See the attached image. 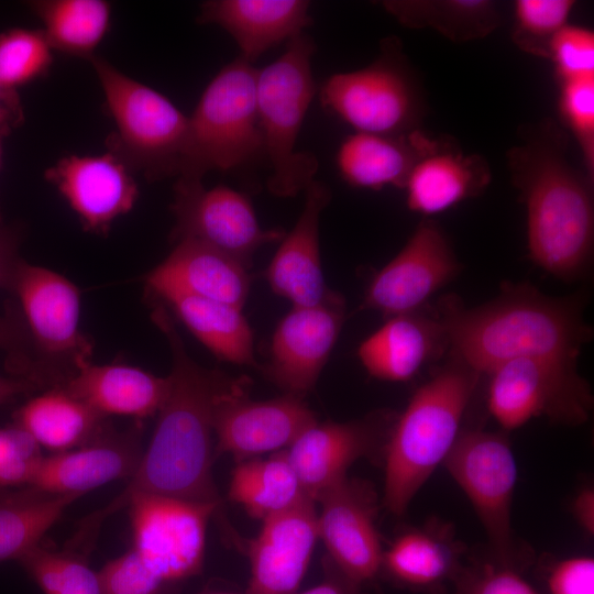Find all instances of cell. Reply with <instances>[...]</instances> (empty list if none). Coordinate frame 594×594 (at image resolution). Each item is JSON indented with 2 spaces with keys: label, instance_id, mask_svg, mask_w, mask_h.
Returning a JSON list of instances; mask_svg holds the SVG:
<instances>
[{
  "label": "cell",
  "instance_id": "6da1fadb",
  "mask_svg": "<svg viewBox=\"0 0 594 594\" xmlns=\"http://www.w3.org/2000/svg\"><path fill=\"white\" fill-rule=\"evenodd\" d=\"M152 305V320L167 340L172 355L167 395L127 487L105 508L81 520L80 526L90 535H98L103 520L127 507L136 494L210 504L222 514V499L211 472L216 459L215 410L226 396L251 387V380L199 365L188 354L169 310L155 300Z\"/></svg>",
  "mask_w": 594,
  "mask_h": 594
},
{
  "label": "cell",
  "instance_id": "7a4b0ae2",
  "mask_svg": "<svg viewBox=\"0 0 594 594\" xmlns=\"http://www.w3.org/2000/svg\"><path fill=\"white\" fill-rule=\"evenodd\" d=\"M566 148L563 130L543 119L520 129L507 164L526 209L529 258L554 277L574 280L593 257V180L569 162Z\"/></svg>",
  "mask_w": 594,
  "mask_h": 594
},
{
  "label": "cell",
  "instance_id": "3957f363",
  "mask_svg": "<svg viewBox=\"0 0 594 594\" xmlns=\"http://www.w3.org/2000/svg\"><path fill=\"white\" fill-rule=\"evenodd\" d=\"M581 295L551 297L529 283H507L492 300L464 307L444 298L438 309L451 358L479 375L518 358L576 364L592 330Z\"/></svg>",
  "mask_w": 594,
  "mask_h": 594
},
{
  "label": "cell",
  "instance_id": "277c9868",
  "mask_svg": "<svg viewBox=\"0 0 594 594\" xmlns=\"http://www.w3.org/2000/svg\"><path fill=\"white\" fill-rule=\"evenodd\" d=\"M459 360L420 386L393 424L385 442L384 506L394 515L443 463L458 437L479 377Z\"/></svg>",
  "mask_w": 594,
  "mask_h": 594
},
{
  "label": "cell",
  "instance_id": "5b68a950",
  "mask_svg": "<svg viewBox=\"0 0 594 594\" xmlns=\"http://www.w3.org/2000/svg\"><path fill=\"white\" fill-rule=\"evenodd\" d=\"M315 50L314 40L302 33L288 41L283 54L256 74L262 148L271 167L267 188L280 198L305 190L318 169L315 154L296 150L316 94L311 72Z\"/></svg>",
  "mask_w": 594,
  "mask_h": 594
},
{
  "label": "cell",
  "instance_id": "8992f818",
  "mask_svg": "<svg viewBox=\"0 0 594 594\" xmlns=\"http://www.w3.org/2000/svg\"><path fill=\"white\" fill-rule=\"evenodd\" d=\"M116 131L108 152L150 180L178 176L188 117L167 97L129 77L105 58H89Z\"/></svg>",
  "mask_w": 594,
  "mask_h": 594
},
{
  "label": "cell",
  "instance_id": "52a82bcc",
  "mask_svg": "<svg viewBox=\"0 0 594 594\" xmlns=\"http://www.w3.org/2000/svg\"><path fill=\"white\" fill-rule=\"evenodd\" d=\"M256 74L237 57L210 80L188 117L178 177L202 180L211 170H230L263 154Z\"/></svg>",
  "mask_w": 594,
  "mask_h": 594
},
{
  "label": "cell",
  "instance_id": "ba28073f",
  "mask_svg": "<svg viewBox=\"0 0 594 594\" xmlns=\"http://www.w3.org/2000/svg\"><path fill=\"white\" fill-rule=\"evenodd\" d=\"M320 101L354 132L385 135L420 130L427 111L421 82L396 37L382 42L370 65L331 75Z\"/></svg>",
  "mask_w": 594,
  "mask_h": 594
},
{
  "label": "cell",
  "instance_id": "9c48e42d",
  "mask_svg": "<svg viewBox=\"0 0 594 594\" xmlns=\"http://www.w3.org/2000/svg\"><path fill=\"white\" fill-rule=\"evenodd\" d=\"M16 296L32 353V378L42 387H61L90 361L92 343L79 328L80 294L61 274L21 261L11 286Z\"/></svg>",
  "mask_w": 594,
  "mask_h": 594
},
{
  "label": "cell",
  "instance_id": "30bf717a",
  "mask_svg": "<svg viewBox=\"0 0 594 594\" xmlns=\"http://www.w3.org/2000/svg\"><path fill=\"white\" fill-rule=\"evenodd\" d=\"M132 527V549L167 586L201 572L206 530L219 518L227 541L242 549L244 541L215 505L153 494H136L127 504Z\"/></svg>",
  "mask_w": 594,
  "mask_h": 594
},
{
  "label": "cell",
  "instance_id": "8fae6325",
  "mask_svg": "<svg viewBox=\"0 0 594 594\" xmlns=\"http://www.w3.org/2000/svg\"><path fill=\"white\" fill-rule=\"evenodd\" d=\"M487 376L488 410L505 430L537 417L569 425L588 418L592 395L576 364L518 358L499 364Z\"/></svg>",
  "mask_w": 594,
  "mask_h": 594
},
{
  "label": "cell",
  "instance_id": "7c38bea8",
  "mask_svg": "<svg viewBox=\"0 0 594 594\" xmlns=\"http://www.w3.org/2000/svg\"><path fill=\"white\" fill-rule=\"evenodd\" d=\"M443 465L473 504L495 560L516 564L510 509L518 469L507 439L498 432H461Z\"/></svg>",
  "mask_w": 594,
  "mask_h": 594
},
{
  "label": "cell",
  "instance_id": "4fadbf2b",
  "mask_svg": "<svg viewBox=\"0 0 594 594\" xmlns=\"http://www.w3.org/2000/svg\"><path fill=\"white\" fill-rule=\"evenodd\" d=\"M170 209L174 243L200 242L249 268L261 246L279 242L285 235L280 229H262L249 197L223 185L206 188L202 180L178 177Z\"/></svg>",
  "mask_w": 594,
  "mask_h": 594
},
{
  "label": "cell",
  "instance_id": "5bb4252c",
  "mask_svg": "<svg viewBox=\"0 0 594 594\" xmlns=\"http://www.w3.org/2000/svg\"><path fill=\"white\" fill-rule=\"evenodd\" d=\"M460 271L444 231L424 218L403 249L373 276L360 310H376L386 318L422 310Z\"/></svg>",
  "mask_w": 594,
  "mask_h": 594
},
{
  "label": "cell",
  "instance_id": "9a60e30c",
  "mask_svg": "<svg viewBox=\"0 0 594 594\" xmlns=\"http://www.w3.org/2000/svg\"><path fill=\"white\" fill-rule=\"evenodd\" d=\"M317 525L331 563L363 587L381 571L383 550L376 528L377 497L361 480L344 477L321 492Z\"/></svg>",
  "mask_w": 594,
  "mask_h": 594
},
{
  "label": "cell",
  "instance_id": "2e32d148",
  "mask_svg": "<svg viewBox=\"0 0 594 594\" xmlns=\"http://www.w3.org/2000/svg\"><path fill=\"white\" fill-rule=\"evenodd\" d=\"M344 318L345 302L339 293L317 306H293L278 322L268 360L258 370L284 394L305 398L333 350Z\"/></svg>",
  "mask_w": 594,
  "mask_h": 594
},
{
  "label": "cell",
  "instance_id": "e0dca14e",
  "mask_svg": "<svg viewBox=\"0 0 594 594\" xmlns=\"http://www.w3.org/2000/svg\"><path fill=\"white\" fill-rule=\"evenodd\" d=\"M250 387L226 396L217 406L215 458L230 454L238 463L287 449L318 420L304 397L284 394L251 400Z\"/></svg>",
  "mask_w": 594,
  "mask_h": 594
},
{
  "label": "cell",
  "instance_id": "ac0fdd59",
  "mask_svg": "<svg viewBox=\"0 0 594 594\" xmlns=\"http://www.w3.org/2000/svg\"><path fill=\"white\" fill-rule=\"evenodd\" d=\"M316 502L305 497L262 521L245 541L250 580L244 594H295L310 562L318 536Z\"/></svg>",
  "mask_w": 594,
  "mask_h": 594
},
{
  "label": "cell",
  "instance_id": "d6986e66",
  "mask_svg": "<svg viewBox=\"0 0 594 594\" xmlns=\"http://www.w3.org/2000/svg\"><path fill=\"white\" fill-rule=\"evenodd\" d=\"M132 170L114 154L66 155L44 175L77 215L82 228L107 234L112 222L138 200Z\"/></svg>",
  "mask_w": 594,
  "mask_h": 594
},
{
  "label": "cell",
  "instance_id": "ffe728a7",
  "mask_svg": "<svg viewBox=\"0 0 594 594\" xmlns=\"http://www.w3.org/2000/svg\"><path fill=\"white\" fill-rule=\"evenodd\" d=\"M151 299L186 294L243 308L250 292L249 267L194 240L175 242L168 256L144 278Z\"/></svg>",
  "mask_w": 594,
  "mask_h": 594
},
{
  "label": "cell",
  "instance_id": "44dd1931",
  "mask_svg": "<svg viewBox=\"0 0 594 594\" xmlns=\"http://www.w3.org/2000/svg\"><path fill=\"white\" fill-rule=\"evenodd\" d=\"M305 191L302 211L294 228L285 233L264 272L271 289L293 306H317L337 292L324 282L320 249V215L331 200L330 189L312 180Z\"/></svg>",
  "mask_w": 594,
  "mask_h": 594
},
{
  "label": "cell",
  "instance_id": "7402d4cb",
  "mask_svg": "<svg viewBox=\"0 0 594 594\" xmlns=\"http://www.w3.org/2000/svg\"><path fill=\"white\" fill-rule=\"evenodd\" d=\"M143 451L140 427L123 432L109 427L87 444L43 457L29 485L54 494L82 496L118 479L131 477Z\"/></svg>",
  "mask_w": 594,
  "mask_h": 594
},
{
  "label": "cell",
  "instance_id": "603a6c76",
  "mask_svg": "<svg viewBox=\"0 0 594 594\" xmlns=\"http://www.w3.org/2000/svg\"><path fill=\"white\" fill-rule=\"evenodd\" d=\"M383 428V418L378 417L317 421L307 428L286 449L305 494L316 502L321 492L346 477V470L382 441Z\"/></svg>",
  "mask_w": 594,
  "mask_h": 594
},
{
  "label": "cell",
  "instance_id": "cb8c5ba5",
  "mask_svg": "<svg viewBox=\"0 0 594 594\" xmlns=\"http://www.w3.org/2000/svg\"><path fill=\"white\" fill-rule=\"evenodd\" d=\"M309 9L305 0H209L200 4L198 22L228 32L239 57L253 64L270 48L305 33L312 24Z\"/></svg>",
  "mask_w": 594,
  "mask_h": 594
},
{
  "label": "cell",
  "instance_id": "d4e9b609",
  "mask_svg": "<svg viewBox=\"0 0 594 594\" xmlns=\"http://www.w3.org/2000/svg\"><path fill=\"white\" fill-rule=\"evenodd\" d=\"M446 139L422 129L399 135L354 132L341 142L337 167L344 182L356 188H404L414 166Z\"/></svg>",
  "mask_w": 594,
  "mask_h": 594
},
{
  "label": "cell",
  "instance_id": "484cf974",
  "mask_svg": "<svg viewBox=\"0 0 594 594\" xmlns=\"http://www.w3.org/2000/svg\"><path fill=\"white\" fill-rule=\"evenodd\" d=\"M491 182L487 161L447 138L414 166L403 189L408 209L430 218L480 196Z\"/></svg>",
  "mask_w": 594,
  "mask_h": 594
},
{
  "label": "cell",
  "instance_id": "4316f807",
  "mask_svg": "<svg viewBox=\"0 0 594 594\" xmlns=\"http://www.w3.org/2000/svg\"><path fill=\"white\" fill-rule=\"evenodd\" d=\"M444 349L447 337L437 314L419 310L387 318L360 344L358 356L371 376L405 382Z\"/></svg>",
  "mask_w": 594,
  "mask_h": 594
},
{
  "label": "cell",
  "instance_id": "83f0119b",
  "mask_svg": "<svg viewBox=\"0 0 594 594\" xmlns=\"http://www.w3.org/2000/svg\"><path fill=\"white\" fill-rule=\"evenodd\" d=\"M61 388L100 415L143 419L158 413L168 391V377L127 364H80Z\"/></svg>",
  "mask_w": 594,
  "mask_h": 594
},
{
  "label": "cell",
  "instance_id": "f1b7e54d",
  "mask_svg": "<svg viewBox=\"0 0 594 594\" xmlns=\"http://www.w3.org/2000/svg\"><path fill=\"white\" fill-rule=\"evenodd\" d=\"M107 417L61 387L32 397L14 414V424L40 448L54 453L79 448L109 428Z\"/></svg>",
  "mask_w": 594,
  "mask_h": 594
},
{
  "label": "cell",
  "instance_id": "f546056e",
  "mask_svg": "<svg viewBox=\"0 0 594 594\" xmlns=\"http://www.w3.org/2000/svg\"><path fill=\"white\" fill-rule=\"evenodd\" d=\"M155 301L173 312L219 360L258 370L253 332L242 309L186 294H172Z\"/></svg>",
  "mask_w": 594,
  "mask_h": 594
},
{
  "label": "cell",
  "instance_id": "4dcf8cb0",
  "mask_svg": "<svg viewBox=\"0 0 594 594\" xmlns=\"http://www.w3.org/2000/svg\"><path fill=\"white\" fill-rule=\"evenodd\" d=\"M458 547L431 530L400 535L383 551L381 570L396 583L429 593L441 592L460 568Z\"/></svg>",
  "mask_w": 594,
  "mask_h": 594
},
{
  "label": "cell",
  "instance_id": "1f68e13d",
  "mask_svg": "<svg viewBox=\"0 0 594 594\" xmlns=\"http://www.w3.org/2000/svg\"><path fill=\"white\" fill-rule=\"evenodd\" d=\"M79 495L54 494L25 485L0 488V563L19 560Z\"/></svg>",
  "mask_w": 594,
  "mask_h": 594
},
{
  "label": "cell",
  "instance_id": "d6a6232c",
  "mask_svg": "<svg viewBox=\"0 0 594 594\" xmlns=\"http://www.w3.org/2000/svg\"><path fill=\"white\" fill-rule=\"evenodd\" d=\"M229 498L261 521L308 497L285 450L242 461L231 472Z\"/></svg>",
  "mask_w": 594,
  "mask_h": 594
},
{
  "label": "cell",
  "instance_id": "836d02e7",
  "mask_svg": "<svg viewBox=\"0 0 594 594\" xmlns=\"http://www.w3.org/2000/svg\"><path fill=\"white\" fill-rule=\"evenodd\" d=\"M383 7L402 25L432 29L457 43L484 38L501 24L490 0H389Z\"/></svg>",
  "mask_w": 594,
  "mask_h": 594
},
{
  "label": "cell",
  "instance_id": "e575fe53",
  "mask_svg": "<svg viewBox=\"0 0 594 594\" xmlns=\"http://www.w3.org/2000/svg\"><path fill=\"white\" fill-rule=\"evenodd\" d=\"M29 7L52 50L69 56L92 57L111 26L112 7L106 0H35Z\"/></svg>",
  "mask_w": 594,
  "mask_h": 594
},
{
  "label": "cell",
  "instance_id": "d590c367",
  "mask_svg": "<svg viewBox=\"0 0 594 594\" xmlns=\"http://www.w3.org/2000/svg\"><path fill=\"white\" fill-rule=\"evenodd\" d=\"M18 562L45 594H101L98 572L75 552L40 542Z\"/></svg>",
  "mask_w": 594,
  "mask_h": 594
},
{
  "label": "cell",
  "instance_id": "8d00e7d4",
  "mask_svg": "<svg viewBox=\"0 0 594 594\" xmlns=\"http://www.w3.org/2000/svg\"><path fill=\"white\" fill-rule=\"evenodd\" d=\"M42 30L10 29L0 33V85L16 90L50 73L53 54Z\"/></svg>",
  "mask_w": 594,
  "mask_h": 594
},
{
  "label": "cell",
  "instance_id": "74e56055",
  "mask_svg": "<svg viewBox=\"0 0 594 594\" xmlns=\"http://www.w3.org/2000/svg\"><path fill=\"white\" fill-rule=\"evenodd\" d=\"M573 0H517L514 3L515 45L534 56L548 58L552 40L569 22Z\"/></svg>",
  "mask_w": 594,
  "mask_h": 594
},
{
  "label": "cell",
  "instance_id": "f35d334b",
  "mask_svg": "<svg viewBox=\"0 0 594 594\" xmlns=\"http://www.w3.org/2000/svg\"><path fill=\"white\" fill-rule=\"evenodd\" d=\"M558 106L580 150L582 169L594 182V78L560 81Z\"/></svg>",
  "mask_w": 594,
  "mask_h": 594
},
{
  "label": "cell",
  "instance_id": "ab89813d",
  "mask_svg": "<svg viewBox=\"0 0 594 594\" xmlns=\"http://www.w3.org/2000/svg\"><path fill=\"white\" fill-rule=\"evenodd\" d=\"M548 59L560 81L594 78V32L568 23L552 40Z\"/></svg>",
  "mask_w": 594,
  "mask_h": 594
},
{
  "label": "cell",
  "instance_id": "60d3db41",
  "mask_svg": "<svg viewBox=\"0 0 594 594\" xmlns=\"http://www.w3.org/2000/svg\"><path fill=\"white\" fill-rule=\"evenodd\" d=\"M42 458L38 444L18 425L0 427V488L29 485Z\"/></svg>",
  "mask_w": 594,
  "mask_h": 594
},
{
  "label": "cell",
  "instance_id": "b9f144b4",
  "mask_svg": "<svg viewBox=\"0 0 594 594\" xmlns=\"http://www.w3.org/2000/svg\"><path fill=\"white\" fill-rule=\"evenodd\" d=\"M454 594H540L517 565L495 562L461 566L453 579Z\"/></svg>",
  "mask_w": 594,
  "mask_h": 594
},
{
  "label": "cell",
  "instance_id": "7bdbcfd3",
  "mask_svg": "<svg viewBox=\"0 0 594 594\" xmlns=\"http://www.w3.org/2000/svg\"><path fill=\"white\" fill-rule=\"evenodd\" d=\"M101 594H164L167 586L130 548L98 572Z\"/></svg>",
  "mask_w": 594,
  "mask_h": 594
},
{
  "label": "cell",
  "instance_id": "ee69618b",
  "mask_svg": "<svg viewBox=\"0 0 594 594\" xmlns=\"http://www.w3.org/2000/svg\"><path fill=\"white\" fill-rule=\"evenodd\" d=\"M548 594H594V560L573 557L557 561L547 571Z\"/></svg>",
  "mask_w": 594,
  "mask_h": 594
},
{
  "label": "cell",
  "instance_id": "f6af8a7d",
  "mask_svg": "<svg viewBox=\"0 0 594 594\" xmlns=\"http://www.w3.org/2000/svg\"><path fill=\"white\" fill-rule=\"evenodd\" d=\"M0 349L8 353L11 371L16 376L31 375L33 353L21 315L0 316Z\"/></svg>",
  "mask_w": 594,
  "mask_h": 594
},
{
  "label": "cell",
  "instance_id": "bcb514c9",
  "mask_svg": "<svg viewBox=\"0 0 594 594\" xmlns=\"http://www.w3.org/2000/svg\"><path fill=\"white\" fill-rule=\"evenodd\" d=\"M19 233L0 226V288L11 289L16 268L22 261L18 253Z\"/></svg>",
  "mask_w": 594,
  "mask_h": 594
},
{
  "label": "cell",
  "instance_id": "7dc6e473",
  "mask_svg": "<svg viewBox=\"0 0 594 594\" xmlns=\"http://www.w3.org/2000/svg\"><path fill=\"white\" fill-rule=\"evenodd\" d=\"M324 580L300 594H364L362 586L344 576L326 557Z\"/></svg>",
  "mask_w": 594,
  "mask_h": 594
},
{
  "label": "cell",
  "instance_id": "c3c4849f",
  "mask_svg": "<svg viewBox=\"0 0 594 594\" xmlns=\"http://www.w3.org/2000/svg\"><path fill=\"white\" fill-rule=\"evenodd\" d=\"M23 121L24 110L18 91L0 85V131L9 135Z\"/></svg>",
  "mask_w": 594,
  "mask_h": 594
},
{
  "label": "cell",
  "instance_id": "681fc988",
  "mask_svg": "<svg viewBox=\"0 0 594 594\" xmlns=\"http://www.w3.org/2000/svg\"><path fill=\"white\" fill-rule=\"evenodd\" d=\"M38 389H42V387L28 377L0 375V405Z\"/></svg>",
  "mask_w": 594,
  "mask_h": 594
},
{
  "label": "cell",
  "instance_id": "f907efd6",
  "mask_svg": "<svg viewBox=\"0 0 594 594\" xmlns=\"http://www.w3.org/2000/svg\"><path fill=\"white\" fill-rule=\"evenodd\" d=\"M572 510L580 526L591 536L594 534V492L582 490L573 501Z\"/></svg>",
  "mask_w": 594,
  "mask_h": 594
},
{
  "label": "cell",
  "instance_id": "816d5d0a",
  "mask_svg": "<svg viewBox=\"0 0 594 594\" xmlns=\"http://www.w3.org/2000/svg\"><path fill=\"white\" fill-rule=\"evenodd\" d=\"M8 136L4 132L0 131V165L2 161V140Z\"/></svg>",
  "mask_w": 594,
  "mask_h": 594
},
{
  "label": "cell",
  "instance_id": "f5cc1de1",
  "mask_svg": "<svg viewBox=\"0 0 594 594\" xmlns=\"http://www.w3.org/2000/svg\"><path fill=\"white\" fill-rule=\"evenodd\" d=\"M206 594H244V593H233V592H210Z\"/></svg>",
  "mask_w": 594,
  "mask_h": 594
},
{
  "label": "cell",
  "instance_id": "db71d44e",
  "mask_svg": "<svg viewBox=\"0 0 594 594\" xmlns=\"http://www.w3.org/2000/svg\"><path fill=\"white\" fill-rule=\"evenodd\" d=\"M0 222H1V218H0ZM1 226V224H0Z\"/></svg>",
  "mask_w": 594,
  "mask_h": 594
}]
</instances>
